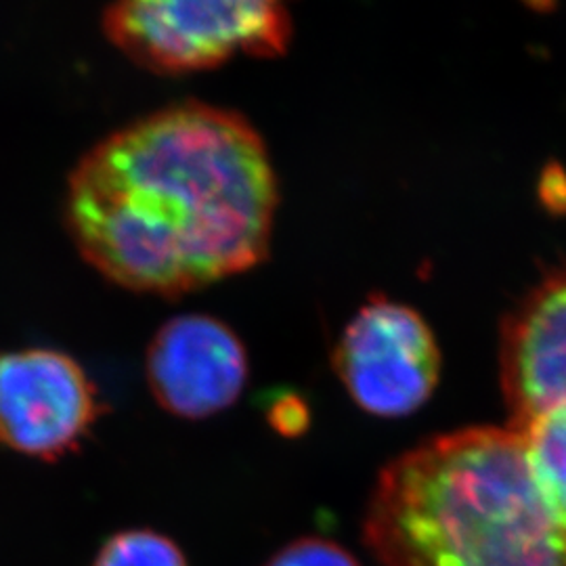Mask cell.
Masks as SVG:
<instances>
[{"instance_id": "277c9868", "label": "cell", "mask_w": 566, "mask_h": 566, "mask_svg": "<svg viewBox=\"0 0 566 566\" xmlns=\"http://www.w3.org/2000/svg\"><path fill=\"white\" fill-rule=\"evenodd\" d=\"M336 371L367 413L403 418L434 392L441 353L418 311L382 298L365 304L346 325L336 346Z\"/></svg>"}, {"instance_id": "ba28073f", "label": "cell", "mask_w": 566, "mask_h": 566, "mask_svg": "<svg viewBox=\"0 0 566 566\" xmlns=\"http://www.w3.org/2000/svg\"><path fill=\"white\" fill-rule=\"evenodd\" d=\"M512 428L525 439L535 476L566 523V407H556Z\"/></svg>"}, {"instance_id": "7a4b0ae2", "label": "cell", "mask_w": 566, "mask_h": 566, "mask_svg": "<svg viewBox=\"0 0 566 566\" xmlns=\"http://www.w3.org/2000/svg\"><path fill=\"white\" fill-rule=\"evenodd\" d=\"M365 542L385 566H566V523L512 426L465 428L395 460Z\"/></svg>"}, {"instance_id": "6da1fadb", "label": "cell", "mask_w": 566, "mask_h": 566, "mask_svg": "<svg viewBox=\"0 0 566 566\" xmlns=\"http://www.w3.org/2000/svg\"><path fill=\"white\" fill-rule=\"evenodd\" d=\"M277 206L266 147L242 116L182 102L93 145L67 179L84 261L135 292L181 294L263 261Z\"/></svg>"}, {"instance_id": "30bf717a", "label": "cell", "mask_w": 566, "mask_h": 566, "mask_svg": "<svg viewBox=\"0 0 566 566\" xmlns=\"http://www.w3.org/2000/svg\"><path fill=\"white\" fill-rule=\"evenodd\" d=\"M266 566H359V563L334 542L306 537L283 547Z\"/></svg>"}, {"instance_id": "3957f363", "label": "cell", "mask_w": 566, "mask_h": 566, "mask_svg": "<svg viewBox=\"0 0 566 566\" xmlns=\"http://www.w3.org/2000/svg\"><path fill=\"white\" fill-rule=\"evenodd\" d=\"M103 32L124 55L156 72H193L238 55L285 51L292 21L266 0H126L103 13Z\"/></svg>"}, {"instance_id": "8992f818", "label": "cell", "mask_w": 566, "mask_h": 566, "mask_svg": "<svg viewBox=\"0 0 566 566\" xmlns=\"http://www.w3.org/2000/svg\"><path fill=\"white\" fill-rule=\"evenodd\" d=\"M145 369L164 409L185 420H203L238 401L248 380V357L229 325L208 315H181L156 332Z\"/></svg>"}, {"instance_id": "9c48e42d", "label": "cell", "mask_w": 566, "mask_h": 566, "mask_svg": "<svg viewBox=\"0 0 566 566\" xmlns=\"http://www.w3.org/2000/svg\"><path fill=\"white\" fill-rule=\"evenodd\" d=\"M93 566H187L181 547L151 528H128L103 544Z\"/></svg>"}, {"instance_id": "5b68a950", "label": "cell", "mask_w": 566, "mask_h": 566, "mask_svg": "<svg viewBox=\"0 0 566 566\" xmlns=\"http://www.w3.org/2000/svg\"><path fill=\"white\" fill-rule=\"evenodd\" d=\"M99 418V399L82 365L55 348L0 353V443L55 460L74 451Z\"/></svg>"}, {"instance_id": "52a82bcc", "label": "cell", "mask_w": 566, "mask_h": 566, "mask_svg": "<svg viewBox=\"0 0 566 566\" xmlns=\"http://www.w3.org/2000/svg\"><path fill=\"white\" fill-rule=\"evenodd\" d=\"M504 386L512 426L566 407V273L544 283L510 327Z\"/></svg>"}]
</instances>
